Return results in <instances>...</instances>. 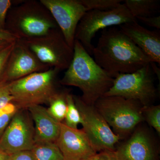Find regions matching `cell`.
<instances>
[{
	"label": "cell",
	"mask_w": 160,
	"mask_h": 160,
	"mask_svg": "<svg viewBox=\"0 0 160 160\" xmlns=\"http://www.w3.org/2000/svg\"><path fill=\"white\" fill-rule=\"evenodd\" d=\"M95 62L114 78L121 73H129L151 62L127 36L116 26L101 31L92 50Z\"/></svg>",
	"instance_id": "obj_1"
},
{
	"label": "cell",
	"mask_w": 160,
	"mask_h": 160,
	"mask_svg": "<svg viewBox=\"0 0 160 160\" xmlns=\"http://www.w3.org/2000/svg\"><path fill=\"white\" fill-rule=\"evenodd\" d=\"M114 78L95 62L82 44L75 40L71 62L59 83L78 87L82 92L81 98L87 105L94 106L109 91Z\"/></svg>",
	"instance_id": "obj_2"
},
{
	"label": "cell",
	"mask_w": 160,
	"mask_h": 160,
	"mask_svg": "<svg viewBox=\"0 0 160 160\" xmlns=\"http://www.w3.org/2000/svg\"><path fill=\"white\" fill-rule=\"evenodd\" d=\"M58 28L50 12L36 0L22 1L7 14L6 29L18 39L38 37Z\"/></svg>",
	"instance_id": "obj_3"
},
{
	"label": "cell",
	"mask_w": 160,
	"mask_h": 160,
	"mask_svg": "<svg viewBox=\"0 0 160 160\" xmlns=\"http://www.w3.org/2000/svg\"><path fill=\"white\" fill-rule=\"evenodd\" d=\"M60 72L57 69L49 68L10 82L13 102L20 109L49 104L51 98L59 91L57 79Z\"/></svg>",
	"instance_id": "obj_4"
},
{
	"label": "cell",
	"mask_w": 160,
	"mask_h": 160,
	"mask_svg": "<svg viewBox=\"0 0 160 160\" xmlns=\"http://www.w3.org/2000/svg\"><path fill=\"white\" fill-rule=\"evenodd\" d=\"M94 106L121 139L132 133L144 121L143 106L137 101L118 96H103Z\"/></svg>",
	"instance_id": "obj_5"
},
{
	"label": "cell",
	"mask_w": 160,
	"mask_h": 160,
	"mask_svg": "<svg viewBox=\"0 0 160 160\" xmlns=\"http://www.w3.org/2000/svg\"><path fill=\"white\" fill-rule=\"evenodd\" d=\"M104 96H118L139 102L143 106L152 105L158 96L150 63L129 73H121Z\"/></svg>",
	"instance_id": "obj_6"
},
{
	"label": "cell",
	"mask_w": 160,
	"mask_h": 160,
	"mask_svg": "<svg viewBox=\"0 0 160 160\" xmlns=\"http://www.w3.org/2000/svg\"><path fill=\"white\" fill-rule=\"evenodd\" d=\"M40 62L49 68L66 70L71 62L73 49L66 42L59 28L38 37L19 39Z\"/></svg>",
	"instance_id": "obj_7"
},
{
	"label": "cell",
	"mask_w": 160,
	"mask_h": 160,
	"mask_svg": "<svg viewBox=\"0 0 160 160\" xmlns=\"http://www.w3.org/2000/svg\"><path fill=\"white\" fill-rule=\"evenodd\" d=\"M136 21L126 6L122 3L109 10H89L86 12L78 24L75 40L79 42L91 56L94 48L92 42L98 31Z\"/></svg>",
	"instance_id": "obj_8"
},
{
	"label": "cell",
	"mask_w": 160,
	"mask_h": 160,
	"mask_svg": "<svg viewBox=\"0 0 160 160\" xmlns=\"http://www.w3.org/2000/svg\"><path fill=\"white\" fill-rule=\"evenodd\" d=\"M73 98L82 117V130L93 149L97 152L115 151L119 137L112 131L94 106L87 105L79 97L73 95Z\"/></svg>",
	"instance_id": "obj_9"
},
{
	"label": "cell",
	"mask_w": 160,
	"mask_h": 160,
	"mask_svg": "<svg viewBox=\"0 0 160 160\" xmlns=\"http://www.w3.org/2000/svg\"><path fill=\"white\" fill-rule=\"evenodd\" d=\"M35 143L34 123L28 109L17 112L0 138V150L8 155L31 150Z\"/></svg>",
	"instance_id": "obj_10"
},
{
	"label": "cell",
	"mask_w": 160,
	"mask_h": 160,
	"mask_svg": "<svg viewBox=\"0 0 160 160\" xmlns=\"http://www.w3.org/2000/svg\"><path fill=\"white\" fill-rule=\"evenodd\" d=\"M49 10L65 38L73 49L78 24L88 11L80 0H40Z\"/></svg>",
	"instance_id": "obj_11"
},
{
	"label": "cell",
	"mask_w": 160,
	"mask_h": 160,
	"mask_svg": "<svg viewBox=\"0 0 160 160\" xmlns=\"http://www.w3.org/2000/svg\"><path fill=\"white\" fill-rule=\"evenodd\" d=\"M49 69L38 59L20 40L15 42L3 81L12 82Z\"/></svg>",
	"instance_id": "obj_12"
},
{
	"label": "cell",
	"mask_w": 160,
	"mask_h": 160,
	"mask_svg": "<svg viewBox=\"0 0 160 160\" xmlns=\"http://www.w3.org/2000/svg\"><path fill=\"white\" fill-rule=\"evenodd\" d=\"M118 160H157L158 152L151 135L142 127L136 128L130 137L116 148Z\"/></svg>",
	"instance_id": "obj_13"
},
{
	"label": "cell",
	"mask_w": 160,
	"mask_h": 160,
	"mask_svg": "<svg viewBox=\"0 0 160 160\" xmlns=\"http://www.w3.org/2000/svg\"><path fill=\"white\" fill-rule=\"evenodd\" d=\"M65 160H84L97 153L84 131L61 123V131L56 142Z\"/></svg>",
	"instance_id": "obj_14"
},
{
	"label": "cell",
	"mask_w": 160,
	"mask_h": 160,
	"mask_svg": "<svg viewBox=\"0 0 160 160\" xmlns=\"http://www.w3.org/2000/svg\"><path fill=\"white\" fill-rule=\"evenodd\" d=\"M120 29L148 57L151 62L160 65L159 31L148 30L137 21L121 25Z\"/></svg>",
	"instance_id": "obj_15"
},
{
	"label": "cell",
	"mask_w": 160,
	"mask_h": 160,
	"mask_svg": "<svg viewBox=\"0 0 160 160\" xmlns=\"http://www.w3.org/2000/svg\"><path fill=\"white\" fill-rule=\"evenodd\" d=\"M34 123L35 142H56L61 131V123L49 114L47 108L42 105L32 106L28 109Z\"/></svg>",
	"instance_id": "obj_16"
},
{
	"label": "cell",
	"mask_w": 160,
	"mask_h": 160,
	"mask_svg": "<svg viewBox=\"0 0 160 160\" xmlns=\"http://www.w3.org/2000/svg\"><path fill=\"white\" fill-rule=\"evenodd\" d=\"M124 5L136 19L138 17L152 16L160 9L158 0H125Z\"/></svg>",
	"instance_id": "obj_17"
},
{
	"label": "cell",
	"mask_w": 160,
	"mask_h": 160,
	"mask_svg": "<svg viewBox=\"0 0 160 160\" xmlns=\"http://www.w3.org/2000/svg\"><path fill=\"white\" fill-rule=\"evenodd\" d=\"M31 151L36 160H65L55 142L35 143Z\"/></svg>",
	"instance_id": "obj_18"
},
{
	"label": "cell",
	"mask_w": 160,
	"mask_h": 160,
	"mask_svg": "<svg viewBox=\"0 0 160 160\" xmlns=\"http://www.w3.org/2000/svg\"><path fill=\"white\" fill-rule=\"evenodd\" d=\"M68 92H58L49 101V106L47 108L52 117L60 123H63L66 117L67 109L66 96Z\"/></svg>",
	"instance_id": "obj_19"
},
{
	"label": "cell",
	"mask_w": 160,
	"mask_h": 160,
	"mask_svg": "<svg viewBox=\"0 0 160 160\" xmlns=\"http://www.w3.org/2000/svg\"><path fill=\"white\" fill-rule=\"evenodd\" d=\"M67 109L64 123L66 126L72 129H78L79 124H82V118L78 107L76 105L73 95L69 92L66 94Z\"/></svg>",
	"instance_id": "obj_20"
},
{
	"label": "cell",
	"mask_w": 160,
	"mask_h": 160,
	"mask_svg": "<svg viewBox=\"0 0 160 160\" xmlns=\"http://www.w3.org/2000/svg\"><path fill=\"white\" fill-rule=\"evenodd\" d=\"M144 121L152 127L159 135L160 134V106L152 105L143 106Z\"/></svg>",
	"instance_id": "obj_21"
},
{
	"label": "cell",
	"mask_w": 160,
	"mask_h": 160,
	"mask_svg": "<svg viewBox=\"0 0 160 160\" xmlns=\"http://www.w3.org/2000/svg\"><path fill=\"white\" fill-rule=\"evenodd\" d=\"M88 11L108 10L118 7L122 0H80Z\"/></svg>",
	"instance_id": "obj_22"
},
{
	"label": "cell",
	"mask_w": 160,
	"mask_h": 160,
	"mask_svg": "<svg viewBox=\"0 0 160 160\" xmlns=\"http://www.w3.org/2000/svg\"><path fill=\"white\" fill-rule=\"evenodd\" d=\"M19 109L13 102L0 109V138L13 116Z\"/></svg>",
	"instance_id": "obj_23"
},
{
	"label": "cell",
	"mask_w": 160,
	"mask_h": 160,
	"mask_svg": "<svg viewBox=\"0 0 160 160\" xmlns=\"http://www.w3.org/2000/svg\"><path fill=\"white\" fill-rule=\"evenodd\" d=\"M13 102L10 89V82L2 81L0 82V109Z\"/></svg>",
	"instance_id": "obj_24"
},
{
	"label": "cell",
	"mask_w": 160,
	"mask_h": 160,
	"mask_svg": "<svg viewBox=\"0 0 160 160\" xmlns=\"http://www.w3.org/2000/svg\"><path fill=\"white\" fill-rule=\"evenodd\" d=\"M15 42L0 50V82L3 80L8 60L13 49Z\"/></svg>",
	"instance_id": "obj_25"
},
{
	"label": "cell",
	"mask_w": 160,
	"mask_h": 160,
	"mask_svg": "<svg viewBox=\"0 0 160 160\" xmlns=\"http://www.w3.org/2000/svg\"><path fill=\"white\" fill-rule=\"evenodd\" d=\"M19 1L0 0V29H6V20L9 9Z\"/></svg>",
	"instance_id": "obj_26"
},
{
	"label": "cell",
	"mask_w": 160,
	"mask_h": 160,
	"mask_svg": "<svg viewBox=\"0 0 160 160\" xmlns=\"http://www.w3.org/2000/svg\"><path fill=\"white\" fill-rule=\"evenodd\" d=\"M84 160H118L115 151L105 150L97 152L96 154Z\"/></svg>",
	"instance_id": "obj_27"
},
{
	"label": "cell",
	"mask_w": 160,
	"mask_h": 160,
	"mask_svg": "<svg viewBox=\"0 0 160 160\" xmlns=\"http://www.w3.org/2000/svg\"><path fill=\"white\" fill-rule=\"evenodd\" d=\"M136 19L146 24L150 27H153L157 29H160V16L143 17H138Z\"/></svg>",
	"instance_id": "obj_28"
},
{
	"label": "cell",
	"mask_w": 160,
	"mask_h": 160,
	"mask_svg": "<svg viewBox=\"0 0 160 160\" xmlns=\"http://www.w3.org/2000/svg\"><path fill=\"white\" fill-rule=\"evenodd\" d=\"M8 160H36L31 150L19 152L9 155Z\"/></svg>",
	"instance_id": "obj_29"
},
{
	"label": "cell",
	"mask_w": 160,
	"mask_h": 160,
	"mask_svg": "<svg viewBox=\"0 0 160 160\" xmlns=\"http://www.w3.org/2000/svg\"><path fill=\"white\" fill-rule=\"evenodd\" d=\"M19 40L14 35L6 29H0V40L9 42H13Z\"/></svg>",
	"instance_id": "obj_30"
},
{
	"label": "cell",
	"mask_w": 160,
	"mask_h": 160,
	"mask_svg": "<svg viewBox=\"0 0 160 160\" xmlns=\"http://www.w3.org/2000/svg\"><path fill=\"white\" fill-rule=\"evenodd\" d=\"M150 65L151 66L153 73L156 74L159 80L160 81V70L159 68L157 66L156 64L155 63L151 62L150 63Z\"/></svg>",
	"instance_id": "obj_31"
},
{
	"label": "cell",
	"mask_w": 160,
	"mask_h": 160,
	"mask_svg": "<svg viewBox=\"0 0 160 160\" xmlns=\"http://www.w3.org/2000/svg\"><path fill=\"white\" fill-rule=\"evenodd\" d=\"M12 43V42H6V41H1L0 40V50L4 49Z\"/></svg>",
	"instance_id": "obj_32"
},
{
	"label": "cell",
	"mask_w": 160,
	"mask_h": 160,
	"mask_svg": "<svg viewBox=\"0 0 160 160\" xmlns=\"http://www.w3.org/2000/svg\"><path fill=\"white\" fill-rule=\"evenodd\" d=\"M9 157V155L6 154L0 150V160H8Z\"/></svg>",
	"instance_id": "obj_33"
}]
</instances>
